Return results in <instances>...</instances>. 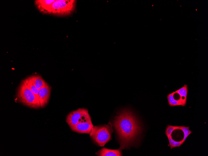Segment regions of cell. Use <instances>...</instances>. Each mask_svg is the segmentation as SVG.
Segmentation results:
<instances>
[{"instance_id": "cell-8", "label": "cell", "mask_w": 208, "mask_h": 156, "mask_svg": "<svg viewBox=\"0 0 208 156\" xmlns=\"http://www.w3.org/2000/svg\"><path fill=\"white\" fill-rule=\"evenodd\" d=\"M122 149L119 148L118 149H111L103 148L96 153L99 156H122Z\"/></svg>"}, {"instance_id": "cell-6", "label": "cell", "mask_w": 208, "mask_h": 156, "mask_svg": "<svg viewBox=\"0 0 208 156\" xmlns=\"http://www.w3.org/2000/svg\"><path fill=\"white\" fill-rule=\"evenodd\" d=\"M94 126L89 114L81 120L78 123L71 128V130L78 133L90 134L92 131Z\"/></svg>"}, {"instance_id": "cell-11", "label": "cell", "mask_w": 208, "mask_h": 156, "mask_svg": "<svg viewBox=\"0 0 208 156\" xmlns=\"http://www.w3.org/2000/svg\"><path fill=\"white\" fill-rule=\"evenodd\" d=\"M173 92L170 93L167 96V98L169 105L170 106H183L182 103L179 101L175 99L173 96Z\"/></svg>"}, {"instance_id": "cell-14", "label": "cell", "mask_w": 208, "mask_h": 156, "mask_svg": "<svg viewBox=\"0 0 208 156\" xmlns=\"http://www.w3.org/2000/svg\"><path fill=\"white\" fill-rule=\"evenodd\" d=\"M168 139L169 141V144L168 145L170 147L171 149L180 147L182 144L180 141H177L173 139L171 135Z\"/></svg>"}, {"instance_id": "cell-10", "label": "cell", "mask_w": 208, "mask_h": 156, "mask_svg": "<svg viewBox=\"0 0 208 156\" xmlns=\"http://www.w3.org/2000/svg\"><path fill=\"white\" fill-rule=\"evenodd\" d=\"M179 96L184 106L186 105L187 101V96L188 93L187 85L185 84L183 86L177 91H174Z\"/></svg>"}, {"instance_id": "cell-13", "label": "cell", "mask_w": 208, "mask_h": 156, "mask_svg": "<svg viewBox=\"0 0 208 156\" xmlns=\"http://www.w3.org/2000/svg\"><path fill=\"white\" fill-rule=\"evenodd\" d=\"M179 129L181 130L184 133V137L183 139L180 141L182 144L185 141L187 137L192 133V131L189 130V127L184 126H179Z\"/></svg>"}, {"instance_id": "cell-2", "label": "cell", "mask_w": 208, "mask_h": 156, "mask_svg": "<svg viewBox=\"0 0 208 156\" xmlns=\"http://www.w3.org/2000/svg\"><path fill=\"white\" fill-rule=\"evenodd\" d=\"M76 0H55L47 7L43 14L65 16L72 13L75 9Z\"/></svg>"}, {"instance_id": "cell-1", "label": "cell", "mask_w": 208, "mask_h": 156, "mask_svg": "<svg viewBox=\"0 0 208 156\" xmlns=\"http://www.w3.org/2000/svg\"><path fill=\"white\" fill-rule=\"evenodd\" d=\"M112 124L122 149L134 144L142 130L134 113L129 109L121 110L114 117Z\"/></svg>"}, {"instance_id": "cell-15", "label": "cell", "mask_w": 208, "mask_h": 156, "mask_svg": "<svg viewBox=\"0 0 208 156\" xmlns=\"http://www.w3.org/2000/svg\"><path fill=\"white\" fill-rule=\"evenodd\" d=\"M179 126H175L171 125H168L166 129L165 134L168 138L171 135L173 132L176 129H179Z\"/></svg>"}, {"instance_id": "cell-9", "label": "cell", "mask_w": 208, "mask_h": 156, "mask_svg": "<svg viewBox=\"0 0 208 156\" xmlns=\"http://www.w3.org/2000/svg\"><path fill=\"white\" fill-rule=\"evenodd\" d=\"M28 78L38 90L45 86L47 83L39 75H33L29 76Z\"/></svg>"}, {"instance_id": "cell-12", "label": "cell", "mask_w": 208, "mask_h": 156, "mask_svg": "<svg viewBox=\"0 0 208 156\" xmlns=\"http://www.w3.org/2000/svg\"><path fill=\"white\" fill-rule=\"evenodd\" d=\"M24 80L37 98L39 100L38 95L39 90L34 85L28 77L25 79Z\"/></svg>"}, {"instance_id": "cell-4", "label": "cell", "mask_w": 208, "mask_h": 156, "mask_svg": "<svg viewBox=\"0 0 208 156\" xmlns=\"http://www.w3.org/2000/svg\"><path fill=\"white\" fill-rule=\"evenodd\" d=\"M19 101L28 107L38 108L41 107L40 101L30 89L24 80L21 81L17 92Z\"/></svg>"}, {"instance_id": "cell-5", "label": "cell", "mask_w": 208, "mask_h": 156, "mask_svg": "<svg viewBox=\"0 0 208 156\" xmlns=\"http://www.w3.org/2000/svg\"><path fill=\"white\" fill-rule=\"evenodd\" d=\"M89 114L87 109L80 108L70 112L67 116L66 122L71 129Z\"/></svg>"}, {"instance_id": "cell-3", "label": "cell", "mask_w": 208, "mask_h": 156, "mask_svg": "<svg viewBox=\"0 0 208 156\" xmlns=\"http://www.w3.org/2000/svg\"><path fill=\"white\" fill-rule=\"evenodd\" d=\"M113 131L112 124L109 122L107 125L94 126L89 134L90 137L95 144L103 147L112 139Z\"/></svg>"}, {"instance_id": "cell-7", "label": "cell", "mask_w": 208, "mask_h": 156, "mask_svg": "<svg viewBox=\"0 0 208 156\" xmlns=\"http://www.w3.org/2000/svg\"><path fill=\"white\" fill-rule=\"evenodd\" d=\"M51 90V87L47 83L45 86L39 89V100L41 108L44 107L48 103Z\"/></svg>"}]
</instances>
